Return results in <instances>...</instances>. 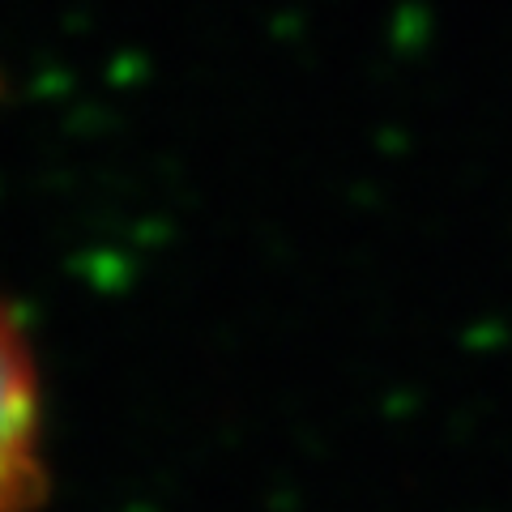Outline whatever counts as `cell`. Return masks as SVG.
I'll list each match as a JSON object with an SVG mask.
<instances>
[{"mask_svg":"<svg viewBox=\"0 0 512 512\" xmlns=\"http://www.w3.org/2000/svg\"><path fill=\"white\" fill-rule=\"evenodd\" d=\"M43 483V380L26 329L0 299V512H35Z\"/></svg>","mask_w":512,"mask_h":512,"instance_id":"1","label":"cell"}]
</instances>
